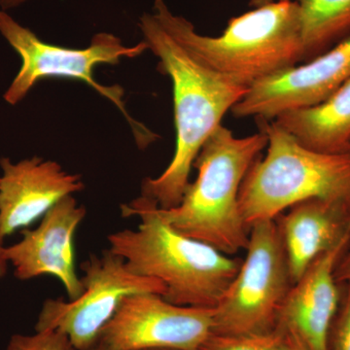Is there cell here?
Masks as SVG:
<instances>
[{
  "label": "cell",
  "mask_w": 350,
  "mask_h": 350,
  "mask_svg": "<svg viewBox=\"0 0 350 350\" xmlns=\"http://www.w3.org/2000/svg\"><path fill=\"white\" fill-rule=\"evenodd\" d=\"M138 27L147 48L159 59V70L172 80L176 131L174 158L162 174L142 181V196L170 209L180 204L202 145L248 89L204 66L153 13L144 14Z\"/></svg>",
  "instance_id": "6da1fadb"
},
{
  "label": "cell",
  "mask_w": 350,
  "mask_h": 350,
  "mask_svg": "<svg viewBox=\"0 0 350 350\" xmlns=\"http://www.w3.org/2000/svg\"><path fill=\"white\" fill-rule=\"evenodd\" d=\"M123 217H138L137 229L108 236L109 250L135 275L155 278L163 298L177 306L215 308L236 278L243 259L188 238L163 220L153 200L138 197L121 206Z\"/></svg>",
  "instance_id": "7a4b0ae2"
},
{
  "label": "cell",
  "mask_w": 350,
  "mask_h": 350,
  "mask_svg": "<svg viewBox=\"0 0 350 350\" xmlns=\"http://www.w3.org/2000/svg\"><path fill=\"white\" fill-rule=\"evenodd\" d=\"M152 13L204 66L247 89L304 61L300 8L293 0L271 2L232 18L215 38L200 34L165 0H155Z\"/></svg>",
  "instance_id": "3957f363"
},
{
  "label": "cell",
  "mask_w": 350,
  "mask_h": 350,
  "mask_svg": "<svg viewBox=\"0 0 350 350\" xmlns=\"http://www.w3.org/2000/svg\"><path fill=\"white\" fill-rule=\"evenodd\" d=\"M268 145L264 131L239 138L220 125L202 145L194 165L195 182L189 183L180 204L159 207L163 220L188 238L234 256L246 250L250 229L239 208L241 184L251 165Z\"/></svg>",
  "instance_id": "277c9868"
},
{
  "label": "cell",
  "mask_w": 350,
  "mask_h": 350,
  "mask_svg": "<svg viewBox=\"0 0 350 350\" xmlns=\"http://www.w3.org/2000/svg\"><path fill=\"white\" fill-rule=\"evenodd\" d=\"M268 135L267 153L258 158L241 184L239 208L251 226L275 220L287 208L308 200L350 207V151L323 153L301 144L275 121L256 119Z\"/></svg>",
  "instance_id": "5b68a950"
},
{
  "label": "cell",
  "mask_w": 350,
  "mask_h": 350,
  "mask_svg": "<svg viewBox=\"0 0 350 350\" xmlns=\"http://www.w3.org/2000/svg\"><path fill=\"white\" fill-rule=\"evenodd\" d=\"M0 34L22 59L19 72L4 93V100L11 105L21 103L36 83L47 78L80 80L105 96L125 116L137 146L144 149L157 139V135L138 123L126 111L123 88L103 86L94 79V71L100 64H118L122 59L142 56L148 50L146 44L126 46L121 38L109 32L94 34L84 49H71L44 42L31 29L19 24L5 11L0 10Z\"/></svg>",
  "instance_id": "8992f818"
},
{
  "label": "cell",
  "mask_w": 350,
  "mask_h": 350,
  "mask_svg": "<svg viewBox=\"0 0 350 350\" xmlns=\"http://www.w3.org/2000/svg\"><path fill=\"white\" fill-rule=\"evenodd\" d=\"M293 286L286 253L275 220L251 226L246 257L222 300L213 308V333L267 335Z\"/></svg>",
  "instance_id": "52a82bcc"
},
{
  "label": "cell",
  "mask_w": 350,
  "mask_h": 350,
  "mask_svg": "<svg viewBox=\"0 0 350 350\" xmlns=\"http://www.w3.org/2000/svg\"><path fill=\"white\" fill-rule=\"evenodd\" d=\"M83 293L72 301L48 299L39 312L36 331L61 332L76 350H90L126 297L163 296L165 285L155 278L135 275L111 250L92 255L82 262Z\"/></svg>",
  "instance_id": "ba28073f"
},
{
  "label": "cell",
  "mask_w": 350,
  "mask_h": 350,
  "mask_svg": "<svg viewBox=\"0 0 350 350\" xmlns=\"http://www.w3.org/2000/svg\"><path fill=\"white\" fill-rule=\"evenodd\" d=\"M213 308L177 306L161 295L126 297L100 334L111 350H200L213 333Z\"/></svg>",
  "instance_id": "9c48e42d"
},
{
  "label": "cell",
  "mask_w": 350,
  "mask_h": 350,
  "mask_svg": "<svg viewBox=\"0 0 350 350\" xmlns=\"http://www.w3.org/2000/svg\"><path fill=\"white\" fill-rule=\"evenodd\" d=\"M350 78V36L301 66L255 83L232 108L237 118L271 121L291 110L326 100Z\"/></svg>",
  "instance_id": "30bf717a"
},
{
  "label": "cell",
  "mask_w": 350,
  "mask_h": 350,
  "mask_svg": "<svg viewBox=\"0 0 350 350\" xmlns=\"http://www.w3.org/2000/svg\"><path fill=\"white\" fill-rule=\"evenodd\" d=\"M86 214L85 206L68 196L41 218L38 227L24 230L22 239L6 247L14 275L20 280L54 276L69 301L81 296L84 289L75 268V236Z\"/></svg>",
  "instance_id": "8fae6325"
},
{
  "label": "cell",
  "mask_w": 350,
  "mask_h": 350,
  "mask_svg": "<svg viewBox=\"0 0 350 350\" xmlns=\"http://www.w3.org/2000/svg\"><path fill=\"white\" fill-rule=\"evenodd\" d=\"M0 239L41 219L59 200L85 188L81 176L39 157L0 160Z\"/></svg>",
  "instance_id": "7c38bea8"
},
{
  "label": "cell",
  "mask_w": 350,
  "mask_h": 350,
  "mask_svg": "<svg viewBox=\"0 0 350 350\" xmlns=\"http://www.w3.org/2000/svg\"><path fill=\"white\" fill-rule=\"evenodd\" d=\"M349 247L350 232L310 265L283 301L275 329L293 331L310 350H330L340 304L336 269Z\"/></svg>",
  "instance_id": "4fadbf2b"
},
{
  "label": "cell",
  "mask_w": 350,
  "mask_h": 350,
  "mask_svg": "<svg viewBox=\"0 0 350 350\" xmlns=\"http://www.w3.org/2000/svg\"><path fill=\"white\" fill-rule=\"evenodd\" d=\"M275 219L286 253L292 282L296 283L317 257L350 232V207L340 202L308 200Z\"/></svg>",
  "instance_id": "5bb4252c"
},
{
  "label": "cell",
  "mask_w": 350,
  "mask_h": 350,
  "mask_svg": "<svg viewBox=\"0 0 350 350\" xmlns=\"http://www.w3.org/2000/svg\"><path fill=\"white\" fill-rule=\"evenodd\" d=\"M273 121L312 150L350 151V78L323 103L283 113Z\"/></svg>",
  "instance_id": "9a60e30c"
},
{
  "label": "cell",
  "mask_w": 350,
  "mask_h": 350,
  "mask_svg": "<svg viewBox=\"0 0 350 350\" xmlns=\"http://www.w3.org/2000/svg\"><path fill=\"white\" fill-rule=\"evenodd\" d=\"M304 62L323 54L350 36V0H297Z\"/></svg>",
  "instance_id": "2e32d148"
},
{
  "label": "cell",
  "mask_w": 350,
  "mask_h": 350,
  "mask_svg": "<svg viewBox=\"0 0 350 350\" xmlns=\"http://www.w3.org/2000/svg\"><path fill=\"white\" fill-rule=\"evenodd\" d=\"M278 330L267 335L232 336L211 333L200 350H280Z\"/></svg>",
  "instance_id": "e0dca14e"
},
{
  "label": "cell",
  "mask_w": 350,
  "mask_h": 350,
  "mask_svg": "<svg viewBox=\"0 0 350 350\" xmlns=\"http://www.w3.org/2000/svg\"><path fill=\"white\" fill-rule=\"evenodd\" d=\"M6 350H76L61 332L36 331L32 335L16 334L9 340Z\"/></svg>",
  "instance_id": "ac0fdd59"
},
{
  "label": "cell",
  "mask_w": 350,
  "mask_h": 350,
  "mask_svg": "<svg viewBox=\"0 0 350 350\" xmlns=\"http://www.w3.org/2000/svg\"><path fill=\"white\" fill-rule=\"evenodd\" d=\"M338 313L332 347L333 350H350V282L345 283L344 299Z\"/></svg>",
  "instance_id": "d6986e66"
},
{
  "label": "cell",
  "mask_w": 350,
  "mask_h": 350,
  "mask_svg": "<svg viewBox=\"0 0 350 350\" xmlns=\"http://www.w3.org/2000/svg\"><path fill=\"white\" fill-rule=\"evenodd\" d=\"M280 332V350H310L293 331L275 329Z\"/></svg>",
  "instance_id": "ffe728a7"
},
{
  "label": "cell",
  "mask_w": 350,
  "mask_h": 350,
  "mask_svg": "<svg viewBox=\"0 0 350 350\" xmlns=\"http://www.w3.org/2000/svg\"><path fill=\"white\" fill-rule=\"evenodd\" d=\"M336 280L338 284H345L350 282V250L345 253L338 262L337 269H336Z\"/></svg>",
  "instance_id": "44dd1931"
},
{
  "label": "cell",
  "mask_w": 350,
  "mask_h": 350,
  "mask_svg": "<svg viewBox=\"0 0 350 350\" xmlns=\"http://www.w3.org/2000/svg\"><path fill=\"white\" fill-rule=\"evenodd\" d=\"M8 258L6 254V247L3 245V241L0 239V278L6 275L9 268Z\"/></svg>",
  "instance_id": "7402d4cb"
},
{
  "label": "cell",
  "mask_w": 350,
  "mask_h": 350,
  "mask_svg": "<svg viewBox=\"0 0 350 350\" xmlns=\"http://www.w3.org/2000/svg\"><path fill=\"white\" fill-rule=\"evenodd\" d=\"M27 0H0V10L7 11L17 8L25 3Z\"/></svg>",
  "instance_id": "603a6c76"
},
{
  "label": "cell",
  "mask_w": 350,
  "mask_h": 350,
  "mask_svg": "<svg viewBox=\"0 0 350 350\" xmlns=\"http://www.w3.org/2000/svg\"><path fill=\"white\" fill-rule=\"evenodd\" d=\"M275 1H288V0H250V5L256 8V7L266 5V4Z\"/></svg>",
  "instance_id": "cb8c5ba5"
},
{
  "label": "cell",
  "mask_w": 350,
  "mask_h": 350,
  "mask_svg": "<svg viewBox=\"0 0 350 350\" xmlns=\"http://www.w3.org/2000/svg\"><path fill=\"white\" fill-rule=\"evenodd\" d=\"M90 350H111L109 349V347H107V345L105 344H103L101 342H98V344L94 345L93 349H91Z\"/></svg>",
  "instance_id": "d4e9b609"
},
{
  "label": "cell",
  "mask_w": 350,
  "mask_h": 350,
  "mask_svg": "<svg viewBox=\"0 0 350 350\" xmlns=\"http://www.w3.org/2000/svg\"><path fill=\"white\" fill-rule=\"evenodd\" d=\"M154 350H170V349H154Z\"/></svg>",
  "instance_id": "484cf974"
}]
</instances>
